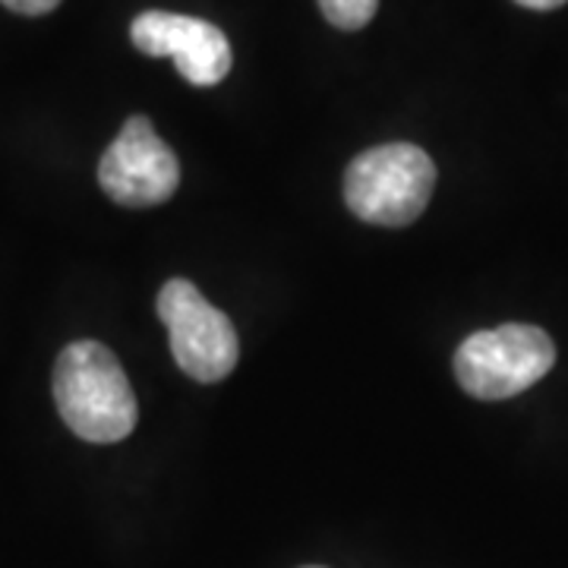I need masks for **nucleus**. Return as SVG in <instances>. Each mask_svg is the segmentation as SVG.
Returning a JSON list of instances; mask_svg holds the SVG:
<instances>
[{"mask_svg":"<svg viewBox=\"0 0 568 568\" xmlns=\"http://www.w3.org/2000/svg\"><path fill=\"white\" fill-rule=\"evenodd\" d=\"M54 402L80 439L108 446L136 426V395L121 361L99 342H73L54 364Z\"/></svg>","mask_w":568,"mask_h":568,"instance_id":"1","label":"nucleus"},{"mask_svg":"<svg viewBox=\"0 0 568 568\" xmlns=\"http://www.w3.org/2000/svg\"><path fill=\"white\" fill-rule=\"evenodd\" d=\"M436 186V164L410 142L361 152L345 171L347 209L369 224L405 227L424 215Z\"/></svg>","mask_w":568,"mask_h":568,"instance_id":"2","label":"nucleus"},{"mask_svg":"<svg viewBox=\"0 0 568 568\" xmlns=\"http://www.w3.org/2000/svg\"><path fill=\"white\" fill-rule=\"evenodd\" d=\"M556 364V345L544 328L525 323L474 332L455 351V379L480 402H506L540 383Z\"/></svg>","mask_w":568,"mask_h":568,"instance_id":"3","label":"nucleus"},{"mask_svg":"<svg viewBox=\"0 0 568 568\" xmlns=\"http://www.w3.org/2000/svg\"><path fill=\"white\" fill-rule=\"evenodd\" d=\"M159 316L171 335V354L196 383H222L241 357L234 323L186 278H171L159 291Z\"/></svg>","mask_w":568,"mask_h":568,"instance_id":"4","label":"nucleus"},{"mask_svg":"<svg viewBox=\"0 0 568 568\" xmlns=\"http://www.w3.org/2000/svg\"><path fill=\"white\" fill-rule=\"evenodd\" d=\"M99 183L104 196L118 205H162L174 196L181 183V162L168 149V142L159 140L152 121L136 114L123 123L121 136L104 149Z\"/></svg>","mask_w":568,"mask_h":568,"instance_id":"5","label":"nucleus"},{"mask_svg":"<svg viewBox=\"0 0 568 568\" xmlns=\"http://www.w3.org/2000/svg\"><path fill=\"white\" fill-rule=\"evenodd\" d=\"M130 39L149 58H171L178 73L190 85H219L231 73V41L215 22L168 13V10H145L130 26Z\"/></svg>","mask_w":568,"mask_h":568,"instance_id":"6","label":"nucleus"},{"mask_svg":"<svg viewBox=\"0 0 568 568\" xmlns=\"http://www.w3.org/2000/svg\"><path fill=\"white\" fill-rule=\"evenodd\" d=\"M320 10L335 29L354 32V29H364L366 22L376 17L379 0H320Z\"/></svg>","mask_w":568,"mask_h":568,"instance_id":"7","label":"nucleus"},{"mask_svg":"<svg viewBox=\"0 0 568 568\" xmlns=\"http://www.w3.org/2000/svg\"><path fill=\"white\" fill-rule=\"evenodd\" d=\"M7 10H13V13H22V17H44V13H51L61 0H0Z\"/></svg>","mask_w":568,"mask_h":568,"instance_id":"8","label":"nucleus"},{"mask_svg":"<svg viewBox=\"0 0 568 568\" xmlns=\"http://www.w3.org/2000/svg\"><path fill=\"white\" fill-rule=\"evenodd\" d=\"M515 3H521V7H528V10H556V7H562L566 0H515Z\"/></svg>","mask_w":568,"mask_h":568,"instance_id":"9","label":"nucleus"},{"mask_svg":"<svg viewBox=\"0 0 568 568\" xmlns=\"http://www.w3.org/2000/svg\"><path fill=\"white\" fill-rule=\"evenodd\" d=\"M306 568H320V566H306Z\"/></svg>","mask_w":568,"mask_h":568,"instance_id":"10","label":"nucleus"}]
</instances>
